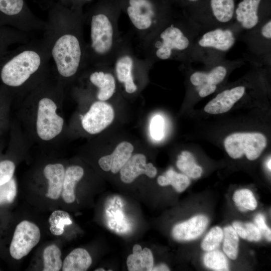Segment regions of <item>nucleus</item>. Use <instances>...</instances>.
<instances>
[{
    "mask_svg": "<svg viewBox=\"0 0 271 271\" xmlns=\"http://www.w3.org/2000/svg\"><path fill=\"white\" fill-rule=\"evenodd\" d=\"M46 23L43 39L56 79L63 85L88 66L84 15L59 1L51 7Z\"/></svg>",
    "mask_w": 271,
    "mask_h": 271,
    "instance_id": "f257e3e1",
    "label": "nucleus"
},
{
    "mask_svg": "<svg viewBox=\"0 0 271 271\" xmlns=\"http://www.w3.org/2000/svg\"><path fill=\"white\" fill-rule=\"evenodd\" d=\"M50 62L49 50L43 38L22 44L2 67L1 80L22 94L28 93L47 77Z\"/></svg>",
    "mask_w": 271,
    "mask_h": 271,
    "instance_id": "f03ea898",
    "label": "nucleus"
},
{
    "mask_svg": "<svg viewBox=\"0 0 271 271\" xmlns=\"http://www.w3.org/2000/svg\"><path fill=\"white\" fill-rule=\"evenodd\" d=\"M194 38L191 22L170 14L152 34L137 45L152 66L159 61L186 60L191 52Z\"/></svg>",
    "mask_w": 271,
    "mask_h": 271,
    "instance_id": "7ed1b4c3",
    "label": "nucleus"
},
{
    "mask_svg": "<svg viewBox=\"0 0 271 271\" xmlns=\"http://www.w3.org/2000/svg\"><path fill=\"white\" fill-rule=\"evenodd\" d=\"M118 14L116 8L102 5L84 15L89 32L86 42L88 66L111 64L123 37L118 30Z\"/></svg>",
    "mask_w": 271,
    "mask_h": 271,
    "instance_id": "20e7f679",
    "label": "nucleus"
},
{
    "mask_svg": "<svg viewBox=\"0 0 271 271\" xmlns=\"http://www.w3.org/2000/svg\"><path fill=\"white\" fill-rule=\"evenodd\" d=\"M63 85L47 77L28 92V100L35 106L34 124L36 135L43 142L55 139L62 132L64 119L59 113L63 95Z\"/></svg>",
    "mask_w": 271,
    "mask_h": 271,
    "instance_id": "39448f33",
    "label": "nucleus"
},
{
    "mask_svg": "<svg viewBox=\"0 0 271 271\" xmlns=\"http://www.w3.org/2000/svg\"><path fill=\"white\" fill-rule=\"evenodd\" d=\"M228 155L238 159L245 155L250 161L257 159L266 146L265 137L259 132H237L229 135L224 141Z\"/></svg>",
    "mask_w": 271,
    "mask_h": 271,
    "instance_id": "423d86ee",
    "label": "nucleus"
},
{
    "mask_svg": "<svg viewBox=\"0 0 271 271\" xmlns=\"http://www.w3.org/2000/svg\"><path fill=\"white\" fill-rule=\"evenodd\" d=\"M0 14L11 19L18 30L45 31L46 23L37 17L25 0H0Z\"/></svg>",
    "mask_w": 271,
    "mask_h": 271,
    "instance_id": "0eeeda50",
    "label": "nucleus"
},
{
    "mask_svg": "<svg viewBox=\"0 0 271 271\" xmlns=\"http://www.w3.org/2000/svg\"><path fill=\"white\" fill-rule=\"evenodd\" d=\"M41 237L39 228L28 220L20 222L16 226L10 243L11 256L19 260L26 256L39 243Z\"/></svg>",
    "mask_w": 271,
    "mask_h": 271,
    "instance_id": "6e6552de",
    "label": "nucleus"
},
{
    "mask_svg": "<svg viewBox=\"0 0 271 271\" xmlns=\"http://www.w3.org/2000/svg\"><path fill=\"white\" fill-rule=\"evenodd\" d=\"M114 117V112L112 106L98 100L92 103L89 110L82 116L81 125L87 132L95 134L110 125Z\"/></svg>",
    "mask_w": 271,
    "mask_h": 271,
    "instance_id": "1a4fd4ad",
    "label": "nucleus"
},
{
    "mask_svg": "<svg viewBox=\"0 0 271 271\" xmlns=\"http://www.w3.org/2000/svg\"><path fill=\"white\" fill-rule=\"evenodd\" d=\"M91 86L96 88V97L101 101L111 98L116 91V81L109 66H89L84 70Z\"/></svg>",
    "mask_w": 271,
    "mask_h": 271,
    "instance_id": "9d476101",
    "label": "nucleus"
},
{
    "mask_svg": "<svg viewBox=\"0 0 271 271\" xmlns=\"http://www.w3.org/2000/svg\"><path fill=\"white\" fill-rule=\"evenodd\" d=\"M227 72V68L224 65H218L208 72H194L190 76V81L196 87L199 96L205 97L216 90L217 86L224 80Z\"/></svg>",
    "mask_w": 271,
    "mask_h": 271,
    "instance_id": "9b49d317",
    "label": "nucleus"
},
{
    "mask_svg": "<svg viewBox=\"0 0 271 271\" xmlns=\"http://www.w3.org/2000/svg\"><path fill=\"white\" fill-rule=\"evenodd\" d=\"M197 40L201 48L224 52L233 46L235 36L231 29L218 27L205 32Z\"/></svg>",
    "mask_w": 271,
    "mask_h": 271,
    "instance_id": "f8f14e48",
    "label": "nucleus"
},
{
    "mask_svg": "<svg viewBox=\"0 0 271 271\" xmlns=\"http://www.w3.org/2000/svg\"><path fill=\"white\" fill-rule=\"evenodd\" d=\"M145 155L136 154L131 156L120 170L121 181L127 184L132 182L138 176L145 174L154 178L157 170L151 163H147Z\"/></svg>",
    "mask_w": 271,
    "mask_h": 271,
    "instance_id": "ddd939ff",
    "label": "nucleus"
},
{
    "mask_svg": "<svg viewBox=\"0 0 271 271\" xmlns=\"http://www.w3.org/2000/svg\"><path fill=\"white\" fill-rule=\"evenodd\" d=\"M208 218L204 215H196L174 226L172 234L179 241H189L199 237L205 230Z\"/></svg>",
    "mask_w": 271,
    "mask_h": 271,
    "instance_id": "4468645a",
    "label": "nucleus"
},
{
    "mask_svg": "<svg viewBox=\"0 0 271 271\" xmlns=\"http://www.w3.org/2000/svg\"><path fill=\"white\" fill-rule=\"evenodd\" d=\"M261 0H241L235 7L234 18L237 24L245 30H251L261 22L259 8Z\"/></svg>",
    "mask_w": 271,
    "mask_h": 271,
    "instance_id": "2eb2a0df",
    "label": "nucleus"
},
{
    "mask_svg": "<svg viewBox=\"0 0 271 271\" xmlns=\"http://www.w3.org/2000/svg\"><path fill=\"white\" fill-rule=\"evenodd\" d=\"M245 87L238 86L218 94L205 106L204 110L210 114H220L229 110L234 103L244 94Z\"/></svg>",
    "mask_w": 271,
    "mask_h": 271,
    "instance_id": "dca6fc26",
    "label": "nucleus"
},
{
    "mask_svg": "<svg viewBox=\"0 0 271 271\" xmlns=\"http://www.w3.org/2000/svg\"><path fill=\"white\" fill-rule=\"evenodd\" d=\"M133 150L130 143L122 142L117 145L112 154L101 157L98 164L103 171H111L112 173L116 174L131 157Z\"/></svg>",
    "mask_w": 271,
    "mask_h": 271,
    "instance_id": "f3484780",
    "label": "nucleus"
},
{
    "mask_svg": "<svg viewBox=\"0 0 271 271\" xmlns=\"http://www.w3.org/2000/svg\"><path fill=\"white\" fill-rule=\"evenodd\" d=\"M65 169L61 163L49 164L44 169L43 173L48 180V188L46 196L56 200L62 193Z\"/></svg>",
    "mask_w": 271,
    "mask_h": 271,
    "instance_id": "a211bd4d",
    "label": "nucleus"
},
{
    "mask_svg": "<svg viewBox=\"0 0 271 271\" xmlns=\"http://www.w3.org/2000/svg\"><path fill=\"white\" fill-rule=\"evenodd\" d=\"M132 254L127 257L126 264L129 271H151L154 266V258L151 250L147 247L142 249L139 244L132 248Z\"/></svg>",
    "mask_w": 271,
    "mask_h": 271,
    "instance_id": "6ab92c4d",
    "label": "nucleus"
},
{
    "mask_svg": "<svg viewBox=\"0 0 271 271\" xmlns=\"http://www.w3.org/2000/svg\"><path fill=\"white\" fill-rule=\"evenodd\" d=\"M83 175L84 170L79 166H70L65 170L61 194L66 203L70 204L75 201V187Z\"/></svg>",
    "mask_w": 271,
    "mask_h": 271,
    "instance_id": "aec40b11",
    "label": "nucleus"
},
{
    "mask_svg": "<svg viewBox=\"0 0 271 271\" xmlns=\"http://www.w3.org/2000/svg\"><path fill=\"white\" fill-rule=\"evenodd\" d=\"M91 263L92 258L87 251L77 248L65 258L62 268L63 271H85Z\"/></svg>",
    "mask_w": 271,
    "mask_h": 271,
    "instance_id": "412c9836",
    "label": "nucleus"
},
{
    "mask_svg": "<svg viewBox=\"0 0 271 271\" xmlns=\"http://www.w3.org/2000/svg\"><path fill=\"white\" fill-rule=\"evenodd\" d=\"M210 6L213 18L220 25L229 24L234 18V0H210Z\"/></svg>",
    "mask_w": 271,
    "mask_h": 271,
    "instance_id": "4be33fe9",
    "label": "nucleus"
},
{
    "mask_svg": "<svg viewBox=\"0 0 271 271\" xmlns=\"http://www.w3.org/2000/svg\"><path fill=\"white\" fill-rule=\"evenodd\" d=\"M157 182L161 186L172 185L178 192L184 191L190 183L187 176L178 173L172 169L168 170L164 175L158 177Z\"/></svg>",
    "mask_w": 271,
    "mask_h": 271,
    "instance_id": "5701e85b",
    "label": "nucleus"
},
{
    "mask_svg": "<svg viewBox=\"0 0 271 271\" xmlns=\"http://www.w3.org/2000/svg\"><path fill=\"white\" fill-rule=\"evenodd\" d=\"M176 165L181 171L189 177L197 179L202 175V168L196 164L194 156L189 152H182L178 157Z\"/></svg>",
    "mask_w": 271,
    "mask_h": 271,
    "instance_id": "b1692460",
    "label": "nucleus"
},
{
    "mask_svg": "<svg viewBox=\"0 0 271 271\" xmlns=\"http://www.w3.org/2000/svg\"><path fill=\"white\" fill-rule=\"evenodd\" d=\"M43 271H59L62 267L61 251L55 244L48 246L43 251Z\"/></svg>",
    "mask_w": 271,
    "mask_h": 271,
    "instance_id": "393cba45",
    "label": "nucleus"
},
{
    "mask_svg": "<svg viewBox=\"0 0 271 271\" xmlns=\"http://www.w3.org/2000/svg\"><path fill=\"white\" fill-rule=\"evenodd\" d=\"M223 238L224 253L231 259H235L238 254V235L232 226H228L223 229Z\"/></svg>",
    "mask_w": 271,
    "mask_h": 271,
    "instance_id": "a878e982",
    "label": "nucleus"
},
{
    "mask_svg": "<svg viewBox=\"0 0 271 271\" xmlns=\"http://www.w3.org/2000/svg\"><path fill=\"white\" fill-rule=\"evenodd\" d=\"M50 231L55 235L63 234L65 225H70L72 221L68 212L63 210H55L50 215L49 218Z\"/></svg>",
    "mask_w": 271,
    "mask_h": 271,
    "instance_id": "bb28decb",
    "label": "nucleus"
},
{
    "mask_svg": "<svg viewBox=\"0 0 271 271\" xmlns=\"http://www.w3.org/2000/svg\"><path fill=\"white\" fill-rule=\"evenodd\" d=\"M233 199L236 205L242 211L254 210L257 207L256 200L253 193L249 189H242L236 191L233 194Z\"/></svg>",
    "mask_w": 271,
    "mask_h": 271,
    "instance_id": "cd10ccee",
    "label": "nucleus"
},
{
    "mask_svg": "<svg viewBox=\"0 0 271 271\" xmlns=\"http://www.w3.org/2000/svg\"><path fill=\"white\" fill-rule=\"evenodd\" d=\"M205 265L216 271L229 270L228 263L224 254L218 250H211L205 254L203 257Z\"/></svg>",
    "mask_w": 271,
    "mask_h": 271,
    "instance_id": "c85d7f7f",
    "label": "nucleus"
},
{
    "mask_svg": "<svg viewBox=\"0 0 271 271\" xmlns=\"http://www.w3.org/2000/svg\"><path fill=\"white\" fill-rule=\"evenodd\" d=\"M232 227L241 238L250 241H257L261 238V233L255 225L250 222L235 221Z\"/></svg>",
    "mask_w": 271,
    "mask_h": 271,
    "instance_id": "c756f323",
    "label": "nucleus"
},
{
    "mask_svg": "<svg viewBox=\"0 0 271 271\" xmlns=\"http://www.w3.org/2000/svg\"><path fill=\"white\" fill-rule=\"evenodd\" d=\"M223 238V231L219 226L212 228L203 239L201 246L205 251L215 250Z\"/></svg>",
    "mask_w": 271,
    "mask_h": 271,
    "instance_id": "7c9ffc66",
    "label": "nucleus"
},
{
    "mask_svg": "<svg viewBox=\"0 0 271 271\" xmlns=\"http://www.w3.org/2000/svg\"><path fill=\"white\" fill-rule=\"evenodd\" d=\"M17 192V183L14 177L8 182L0 185V205L12 203Z\"/></svg>",
    "mask_w": 271,
    "mask_h": 271,
    "instance_id": "2f4dec72",
    "label": "nucleus"
},
{
    "mask_svg": "<svg viewBox=\"0 0 271 271\" xmlns=\"http://www.w3.org/2000/svg\"><path fill=\"white\" fill-rule=\"evenodd\" d=\"M15 168V164L11 160L0 162V185L8 182L13 178Z\"/></svg>",
    "mask_w": 271,
    "mask_h": 271,
    "instance_id": "473e14b6",
    "label": "nucleus"
},
{
    "mask_svg": "<svg viewBox=\"0 0 271 271\" xmlns=\"http://www.w3.org/2000/svg\"><path fill=\"white\" fill-rule=\"evenodd\" d=\"M164 121L160 115L154 116L150 124V133L152 138L155 140H161L164 136Z\"/></svg>",
    "mask_w": 271,
    "mask_h": 271,
    "instance_id": "72a5a7b5",
    "label": "nucleus"
},
{
    "mask_svg": "<svg viewBox=\"0 0 271 271\" xmlns=\"http://www.w3.org/2000/svg\"><path fill=\"white\" fill-rule=\"evenodd\" d=\"M254 221L261 234H262L268 241H270L271 230L265 223L264 216L261 214H258L256 216Z\"/></svg>",
    "mask_w": 271,
    "mask_h": 271,
    "instance_id": "f704fd0d",
    "label": "nucleus"
},
{
    "mask_svg": "<svg viewBox=\"0 0 271 271\" xmlns=\"http://www.w3.org/2000/svg\"><path fill=\"white\" fill-rule=\"evenodd\" d=\"M261 36L264 39L270 40L271 39V21L268 20L263 24L260 31Z\"/></svg>",
    "mask_w": 271,
    "mask_h": 271,
    "instance_id": "c9c22d12",
    "label": "nucleus"
},
{
    "mask_svg": "<svg viewBox=\"0 0 271 271\" xmlns=\"http://www.w3.org/2000/svg\"><path fill=\"white\" fill-rule=\"evenodd\" d=\"M167 271L170 270L169 268L165 264H161L158 266L153 267L152 271Z\"/></svg>",
    "mask_w": 271,
    "mask_h": 271,
    "instance_id": "e433bc0d",
    "label": "nucleus"
},
{
    "mask_svg": "<svg viewBox=\"0 0 271 271\" xmlns=\"http://www.w3.org/2000/svg\"><path fill=\"white\" fill-rule=\"evenodd\" d=\"M267 167H268V169L269 170V171H270V170H271V160H270V158H269V160L268 162Z\"/></svg>",
    "mask_w": 271,
    "mask_h": 271,
    "instance_id": "4c0bfd02",
    "label": "nucleus"
},
{
    "mask_svg": "<svg viewBox=\"0 0 271 271\" xmlns=\"http://www.w3.org/2000/svg\"><path fill=\"white\" fill-rule=\"evenodd\" d=\"M105 270L103 268H97L95 270V271H104Z\"/></svg>",
    "mask_w": 271,
    "mask_h": 271,
    "instance_id": "58836bf2",
    "label": "nucleus"
},
{
    "mask_svg": "<svg viewBox=\"0 0 271 271\" xmlns=\"http://www.w3.org/2000/svg\"><path fill=\"white\" fill-rule=\"evenodd\" d=\"M189 2H196L198 0H187Z\"/></svg>",
    "mask_w": 271,
    "mask_h": 271,
    "instance_id": "ea45409f",
    "label": "nucleus"
}]
</instances>
